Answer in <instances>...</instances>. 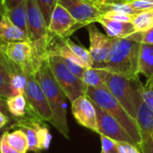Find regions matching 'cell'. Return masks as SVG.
I'll return each mask as SVG.
<instances>
[{
    "instance_id": "8d00e7d4",
    "label": "cell",
    "mask_w": 153,
    "mask_h": 153,
    "mask_svg": "<svg viewBox=\"0 0 153 153\" xmlns=\"http://www.w3.org/2000/svg\"><path fill=\"white\" fill-rule=\"evenodd\" d=\"M0 112L4 113L7 117H11V114L9 113L8 108H7V103H6V99L3 98L0 96Z\"/></svg>"
},
{
    "instance_id": "5bb4252c",
    "label": "cell",
    "mask_w": 153,
    "mask_h": 153,
    "mask_svg": "<svg viewBox=\"0 0 153 153\" xmlns=\"http://www.w3.org/2000/svg\"><path fill=\"white\" fill-rule=\"evenodd\" d=\"M98 22H100L102 25V27H104L108 36L111 38L124 39L137 32L133 22H117L108 19L104 16L100 17Z\"/></svg>"
},
{
    "instance_id": "d6a6232c",
    "label": "cell",
    "mask_w": 153,
    "mask_h": 153,
    "mask_svg": "<svg viewBox=\"0 0 153 153\" xmlns=\"http://www.w3.org/2000/svg\"><path fill=\"white\" fill-rule=\"evenodd\" d=\"M139 147L134 143H119L118 142V150L119 153H141L138 149Z\"/></svg>"
},
{
    "instance_id": "b9f144b4",
    "label": "cell",
    "mask_w": 153,
    "mask_h": 153,
    "mask_svg": "<svg viewBox=\"0 0 153 153\" xmlns=\"http://www.w3.org/2000/svg\"><path fill=\"white\" fill-rule=\"evenodd\" d=\"M8 130V127L5 126H4V127H1L0 128V142H1V139H2V137H3V135H4V134Z\"/></svg>"
},
{
    "instance_id": "bcb514c9",
    "label": "cell",
    "mask_w": 153,
    "mask_h": 153,
    "mask_svg": "<svg viewBox=\"0 0 153 153\" xmlns=\"http://www.w3.org/2000/svg\"><path fill=\"white\" fill-rule=\"evenodd\" d=\"M150 1H152V3H153V0H150Z\"/></svg>"
},
{
    "instance_id": "7bdbcfd3",
    "label": "cell",
    "mask_w": 153,
    "mask_h": 153,
    "mask_svg": "<svg viewBox=\"0 0 153 153\" xmlns=\"http://www.w3.org/2000/svg\"><path fill=\"white\" fill-rule=\"evenodd\" d=\"M0 11L3 13V14H4V12H5V8H4V0H0Z\"/></svg>"
},
{
    "instance_id": "ab89813d",
    "label": "cell",
    "mask_w": 153,
    "mask_h": 153,
    "mask_svg": "<svg viewBox=\"0 0 153 153\" xmlns=\"http://www.w3.org/2000/svg\"><path fill=\"white\" fill-rule=\"evenodd\" d=\"M89 2H91V4H93L95 6H97L100 9V6L101 4H108V3H112V0H88Z\"/></svg>"
},
{
    "instance_id": "c3c4849f",
    "label": "cell",
    "mask_w": 153,
    "mask_h": 153,
    "mask_svg": "<svg viewBox=\"0 0 153 153\" xmlns=\"http://www.w3.org/2000/svg\"><path fill=\"white\" fill-rule=\"evenodd\" d=\"M100 153H103V152H100Z\"/></svg>"
},
{
    "instance_id": "ee69618b",
    "label": "cell",
    "mask_w": 153,
    "mask_h": 153,
    "mask_svg": "<svg viewBox=\"0 0 153 153\" xmlns=\"http://www.w3.org/2000/svg\"><path fill=\"white\" fill-rule=\"evenodd\" d=\"M3 17H4V14H3V13L0 11V22L2 21V19H3Z\"/></svg>"
},
{
    "instance_id": "f35d334b",
    "label": "cell",
    "mask_w": 153,
    "mask_h": 153,
    "mask_svg": "<svg viewBox=\"0 0 153 153\" xmlns=\"http://www.w3.org/2000/svg\"><path fill=\"white\" fill-rule=\"evenodd\" d=\"M11 117H7L6 115H4V113L0 112V128L1 127H4L5 126H7L8 122L10 121Z\"/></svg>"
},
{
    "instance_id": "603a6c76",
    "label": "cell",
    "mask_w": 153,
    "mask_h": 153,
    "mask_svg": "<svg viewBox=\"0 0 153 153\" xmlns=\"http://www.w3.org/2000/svg\"><path fill=\"white\" fill-rule=\"evenodd\" d=\"M132 22L137 31L143 32L153 27V9L143 11L134 16Z\"/></svg>"
},
{
    "instance_id": "2e32d148",
    "label": "cell",
    "mask_w": 153,
    "mask_h": 153,
    "mask_svg": "<svg viewBox=\"0 0 153 153\" xmlns=\"http://www.w3.org/2000/svg\"><path fill=\"white\" fill-rule=\"evenodd\" d=\"M138 72L147 77V79H150L153 75V45L141 44Z\"/></svg>"
},
{
    "instance_id": "f1b7e54d",
    "label": "cell",
    "mask_w": 153,
    "mask_h": 153,
    "mask_svg": "<svg viewBox=\"0 0 153 153\" xmlns=\"http://www.w3.org/2000/svg\"><path fill=\"white\" fill-rule=\"evenodd\" d=\"M140 92L143 102L153 112V88H147L143 83H141Z\"/></svg>"
},
{
    "instance_id": "60d3db41",
    "label": "cell",
    "mask_w": 153,
    "mask_h": 153,
    "mask_svg": "<svg viewBox=\"0 0 153 153\" xmlns=\"http://www.w3.org/2000/svg\"><path fill=\"white\" fill-rule=\"evenodd\" d=\"M144 86L145 87H147V88H152L153 86V75L150 78V79H148V81H147V82L144 84Z\"/></svg>"
},
{
    "instance_id": "7dc6e473",
    "label": "cell",
    "mask_w": 153,
    "mask_h": 153,
    "mask_svg": "<svg viewBox=\"0 0 153 153\" xmlns=\"http://www.w3.org/2000/svg\"><path fill=\"white\" fill-rule=\"evenodd\" d=\"M152 139H153V134H152Z\"/></svg>"
},
{
    "instance_id": "4316f807",
    "label": "cell",
    "mask_w": 153,
    "mask_h": 153,
    "mask_svg": "<svg viewBox=\"0 0 153 153\" xmlns=\"http://www.w3.org/2000/svg\"><path fill=\"white\" fill-rule=\"evenodd\" d=\"M42 11V13L45 17V20L48 25L51 14L56 5L57 4V0H36Z\"/></svg>"
},
{
    "instance_id": "4fadbf2b",
    "label": "cell",
    "mask_w": 153,
    "mask_h": 153,
    "mask_svg": "<svg viewBox=\"0 0 153 153\" xmlns=\"http://www.w3.org/2000/svg\"><path fill=\"white\" fill-rule=\"evenodd\" d=\"M28 36L30 41L45 38L48 33V25L36 0H27Z\"/></svg>"
},
{
    "instance_id": "74e56055",
    "label": "cell",
    "mask_w": 153,
    "mask_h": 153,
    "mask_svg": "<svg viewBox=\"0 0 153 153\" xmlns=\"http://www.w3.org/2000/svg\"><path fill=\"white\" fill-rule=\"evenodd\" d=\"M22 1H23V0H4V8H5V11L8 10V9H11V8H13L14 6H16Z\"/></svg>"
},
{
    "instance_id": "d590c367",
    "label": "cell",
    "mask_w": 153,
    "mask_h": 153,
    "mask_svg": "<svg viewBox=\"0 0 153 153\" xmlns=\"http://www.w3.org/2000/svg\"><path fill=\"white\" fill-rule=\"evenodd\" d=\"M3 69L7 70L10 74H13V70L12 66L7 62V60L5 59V57L3 56V54L0 52V70H3Z\"/></svg>"
},
{
    "instance_id": "681fc988",
    "label": "cell",
    "mask_w": 153,
    "mask_h": 153,
    "mask_svg": "<svg viewBox=\"0 0 153 153\" xmlns=\"http://www.w3.org/2000/svg\"><path fill=\"white\" fill-rule=\"evenodd\" d=\"M152 88H153V86H152Z\"/></svg>"
},
{
    "instance_id": "1f68e13d",
    "label": "cell",
    "mask_w": 153,
    "mask_h": 153,
    "mask_svg": "<svg viewBox=\"0 0 153 153\" xmlns=\"http://www.w3.org/2000/svg\"><path fill=\"white\" fill-rule=\"evenodd\" d=\"M129 4L133 7L141 10L142 12L153 9V3L150 0H136V1L129 2Z\"/></svg>"
},
{
    "instance_id": "9c48e42d",
    "label": "cell",
    "mask_w": 153,
    "mask_h": 153,
    "mask_svg": "<svg viewBox=\"0 0 153 153\" xmlns=\"http://www.w3.org/2000/svg\"><path fill=\"white\" fill-rule=\"evenodd\" d=\"M94 105L97 112V134L100 135H105L119 143H129L135 144L126 129L111 115L95 103Z\"/></svg>"
},
{
    "instance_id": "4dcf8cb0",
    "label": "cell",
    "mask_w": 153,
    "mask_h": 153,
    "mask_svg": "<svg viewBox=\"0 0 153 153\" xmlns=\"http://www.w3.org/2000/svg\"><path fill=\"white\" fill-rule=\"evenodd\" d=\"M63 60H64V63H65V65H66V67H67L74 74H75L78 78H80V79L82 80V75H83V73H84V71H85V68L82 67V66H81V65H77V64H75L74 62H73V61H71V60L65 59V58H63Z\"/></svg>"
},
{
    "instance_id": "52a82bcc",
    "label": "cell",
    "mask_w": 153,
    "mask_h": 153,
    "mask_svg": "<svg viewBox=\"0 0 153 153\" xmlns=\"http://www.w3.org/2000/svg\"><path fill=\"white\" fill-rule=\"evenodd\" d=\"M106 86L129 115L135 119L137 111L134 99V86L133 79H128L122 75L108 72L106 78Z\"/></svg>"
},
{
    "instance_id": "6da1fadb",
    "label": "cell",
    "mask_w": 153,
    "mask_h": 153,
    "mask_svg": "<svg viewBox=\"0 0 153 153\" xmlns=\"http://www.w3.org/2000/svg\"><path fill=\"white\" fill-rule=\"evenodd\" d=\"M141 44L142 32L140 31L124 39L113 38L108 56L99 69H103L128 79L138 77Z\"/></svg>"
},
{
    "instance_id": "5b68a950",
    "label": "cell",
    "mask_w": 153,
    "mask_h": 153,
    "mask_svg": "<svg viewBox=\"0 0 153 153\" xmlns=\"http://www.w3.org/2000/svg\"><path fill=\"white\" fill-rule=\"evenodd\" d=\"M134 86V104L137 111L136 123L141 134V143L139 149L143 153H153V112L143 102L141 92L140 85L141 81L138 77L133 79Z\"/></svg>"
},
{
    "instance_id": "ffe728a7",
    "label": "cell",
    "mask_w": 153,
    "mask_h": 153,
    "mask_svg": "<svg viewBox=\"0 0 153 153\" xmlns=\"http://www.w3.org/2000/svg\"><path fill=\"white\" fill-rule=\"evenodd\" d=\"M36 119H39V118H35L29 123L19 122L18 126L20 127V129H22L23 131V133L25 134V135L27 137L28 151L39 153L40 152V150L39 147V140H38L37 128H36V124H37Z\"/></svg>"
},
{
    "instance_id": "30bf717a",
    "label": "cell",
    "mask_w": 153,
    "mask_h": 153,
    "mask_svg": "<svg viewBox=\"0 0 153 153\" xmlns=\"http://www.w3.org/2000/svg\"><path fill=\"white\" fill-rule=\"evenodd\" d=\"M82 27L84 26L78 23L65 7L59 4L56 5L48 23V30L51 33L63 39H68Z\"/></svg>"
},
{
    "instance_id": "cb8c5ba5",
    "label": "cell",
    "mask_w": 153,
    "mask_h": 153,
    "mask_svg": "<svg viewBox=\"0 0 153 153\" xmlns=\"http://www.w3.org/2000/svg\"><path fill=\"white\" fill-rule=\"evenodd\" d=\"M27 76L21 72H14L10 76V87L13 95H24Z\"/></svg>"
},
{
    "instance_id": "9a60e30c",
    "label": "cell",
    "mask_w": 153,
    "mask_h": 153,
    "mask_svg": "<svg viewBox=\"0 0 153 153\" xmlns=\"http://www.w3.org/2000/svg\"><path fill=\"white\" fill-rule=\"evenodd\" d=\"M24 40H30L27 33L14 25L6 16L4 15L0 22V46L11 42Z\"/></svg>"
},
{
    "instance_id": "8992f818",
    "label": "cell",
    "mask_w": 153,
    "mask_h": 153,
    "mask_svg": "<svg viewBox=\"0 0 153 153\" xmlns=\"http://www.w3.org/2000/svg\"><path fill=\"white\" fill-rule=\"evenodd\" d=\"M26 76L27 82L24 90V97L27 101L28 110L41 121L52 124V112L40 85L33 74Z\"/></svg>"
},
{
    "instance_id": "3957f363",
    "label": "cell",
    "mask_w": 153,
    "mask_h": 153,
    "mask_svg": "<svg viewBox=\"0 0 153 153\" xmlns=\"http://www.w3.org/2000/svg\"><path fill=\"white\" fill-rule=\"evenodd\" d=\"M85 95L93 103L111 115L126 129L134 143L139 147L141 143V134L135 119L129 115L106 85L97 88L87 86Z\"/></svg>"
},
{
    "instance_id": "f907efd6",
    "label": "cell",
    "mask_w": 153,
    "mask_h": 153,
    "mask_svg": "<svg viewBox=\"0 0 153 153\" xmlns=\"http://www.w3.org/2000/svg\"><path fill=\"white\" fill-rule=\"evenodd\" d=\"M112 1H113V0H112Z\"/></svg>"
},
{
    "instance_id": "7a4b0ae2",
    "label": "cell",
    "mask_w": 153,
    "mask_h": 153,
    "mask_svg": "<svg viewBox=\"0 0 153 153\" xmlns=\"http://www.w3.org/2000/svg\"><path fill=\"white\" fill-rule=\"evenodd\" d=\"M53 116L52 126L66 139H69V129L66 116V95L57 83L47 60L44 61L35 74Z\"/></svg>"
},
{
    "instance_id": "484cf974",
    "label": "cell",
    "mask_w": 153,
    "mask_h": 153,
    "mask_svg": "<svg viewBox=\"0 0 153 153\" xmlns=\"http://www.w3.org/2000/svg\"><path fill=\"white\" fill-rule=\"evenodd\" d=\"M10 76L11 74L7 70H0V96L4 99L13 96L10 87Z\"/></svg>"
},
{
    "instance_id": "7402d4cb",
    "label": "cell",
    "mask_w": 153,
    "mask_h": 153,
    "mask_svg": "<svg viewBox=\"0 0 153 153\" xmlns=\"http://www.w3.org/2000/svg\"><path fill=\"white\" fill-rule=\"evenodd\" d=\"M65 42H66L67 46L70 48V49L73 51V53L80 59V61L82 63V65L85 68H91L93 66L92 57L90 54V51L87 48H85L84 47H82L81 45L74 43L69 38L65 39Z\"/></svg>"
},
{
    "instance_id": "83f0119b",
    "label": "cell",
    "mask_w": 153,
    "mask_h": 153,
    "mask_svg": "<svg viewBox=\"0 0 153 153\" xmlns=\"http://www.w3.org/2000/svg\"><path fill=\"white\" fill-rule=\"evenodd\" d=\"M100 143L103 153H119L118 142L105 135H100Z\"/></svg>"
},
{
    "instance_id": "d4e9b609",
    "label": "cell",
    "mask_w": 153,
    "mask_h": 153,
    "mask_svg": "<svg viewBox=\"0 0 153 153\" xmlns=\"http://www.w3.org/2000/svg\"><path fill=\"white\" fill-rule=\"evenodd\" d=\"M36 128H37V134H38L39 150H40V152L41 151H47L51 144L52 136H51L48 127L45 126H41L39 122H37Z\"/></svg>"
},
{
    "instance_id": "f6af8a7d",
    "label": "cell",
    "mask_w": 153,
    "mask_h": 153,
    "mask_svg": "<svg viewBox=\"0 0 153 153\" xmlns=\"http://www.w3.org/2000/svg\"><path fill=\"white\" fill-rule=\"evenodd\" d=\"M117 0H113V1H112V3H115V2H117Z\"/></svg>"
},
{
    "instance_id": "44dd1931",
    "label": "cell",
    "mask_w": 153,
    "mask_h": 153,
    "mask_svg": "<svg viewBox=\"0 0 153 153\" xmlns=\"http://www.w3.org/2000/svg\"><path fill=\"white\" fill-rule=\"evenodd\" d=\"M9 113L14 117H23L27 111V101L24 95H13L6 99Z\"/></svg>"
},
{
    "instance_id": "836d02e7",
    "label": "cell",
    "mask_w": 153,
    "mask_h": 153,
    "mask_svg": "<svg viewBox=\"0 0 153 153\" xmlns=\"http://www.w3.org/2000/svg\"><path fill=\"white\" fill-rule=\"evenodd\" d=\"M142 43L153 45V27L142 32Z\"/></svg>"
},
{
    "instance_id": "d6986e66",
    "label": "cell",
    "mask_w": 153,
    "mask_h": 153,
    "mask_svg": "<svg viewBox=\"0 0 153 153\" xmlns=\"http://www.w3.org/2000/svg\"><path fill=\"white\" fill-rule=\"evenodd\" d=\"M4 138L6 143L15 151L20 153H26L28 151V141L25 134L22 129L9 132L8 130L4 134Z\"/></svg>"
},
{
    "instance_id": "f546056e",
    "label": "cell",
    "mask_w": 153,
    "mask_h": 153,
    "mask_svg": "<svg viewBox=\"0 0 153 153\" xmlns=\"http://www.w3.org/2000/svg\"><path fill=\"white\" fill-rule=\"evenodd\" d=\"M104 17L110 19V20H114V21H117V22H132L133 18L134 15H131V14H127V13H119V12H114V11H109L103 14Z\"/></svg>"
},
{
    "instance_id": "ba28073f",
    "label": "cell",
    "mask_w": 153,
    "mask_h": 153,
    "mask_svg": "<svg viewBox=\"0 0 153 153\" xmlns=\"http://www.w3.org/2000/svg\"><path fill=\"white\" fill-rule=\"evenodd\" d=\"M57 4L65 7L74 20L83 26L99 22L103 16L102 11L88 0H57Z\"/></svg>"
},
{
    "instance_id": "7c38bea8",
    "label": "cell",
    "mask_w": 153,
    "mask_h": 153,
    "mask_svg": "<svg viewBox=\"0 0 153 153\" xmlns=\"http://www.w3.org/2000/svg\"><path fill=\"white\" fill-rule=\"evenodd\" d=\"M72 103V114L82 126L98 133L97 112L94 103L86 96H81Z\"/></svg>"
},
{
    "instance_id": "e575fe53",
    "label": "cell",
    "mask_w": 153,
    "mask_h": 153,
    "mask_svg": "<svg viewBox=\"0 0 153 153\" xmlns=\"http://www.w3.org/2000/svg\"><path fill=\"white\" fill-rule=\"evenodd\" d=\"M0 153H20L19 152L15 151L14 149H13L5 141V139L4 138V135L1 139L0 142Z\"/></svg>"
},
{
    "instance_id": "e0dca14e",
    "label": "cell",
    "mask_w": 153,
    "mask_h": 153,
    "mask_svg": "<svg viewBox=\"0 0 153 153\" xmlns=\"http://www.w3.org/2000/svg\"><path fill=\"white\" fill-rule=\"evenodd\" d=\"M6 16L14 25L22 30L28 35V23H27V0L22 1L16 6L5 11Z\"/></svg>"
},
{
    "instance_id": "277c9868",
    "label": "cell",
    "mask_w": 153,
    "mask_h": 153,
    "mask_svg": "<svg viewBox=\"0 0 153 153\" xmlns=\"http://www.w3.org/2000/svg\"><path fill=\"white\" fill-rule=\"evenodd\" d=\"M47 62L57 83L71 102L85 95L86 84L66 67L62 57L52 56L48 57Z\"/></svg>"
},
{
    "instance_id": "8fae6325",
    "label": "cell",
    "mask_w": 153,
    "mask_h": 153,
    "mask_svg": "<svg viewBox=\"0 0 153 153\" xmlns=\"http://www.w3.org/2000/svg\"><path fill=\"white\" fill-rule=\"evenodd\" d=\"M90 36V54L93 60V68H100L107 60L113 38L103 34L96 26L89 25L88 29Z\"/></svg>"
},
{
    "instance_id": "ac0fdd59",
    "label": "cell",
    "mask_w": 153,
    "mask_h": 153,
    "mask_svg": "<svg viewBox=\"0 0 153 153\" xmlns=\"http://www.w3.org/2000/svg\"><path fill=\"white\" fill-rule=\"evenodd\" d=\"M108 72L98 68H85L82 81L89 87H101L106 85V78Z\"/></svg>"
}]
</instances>
